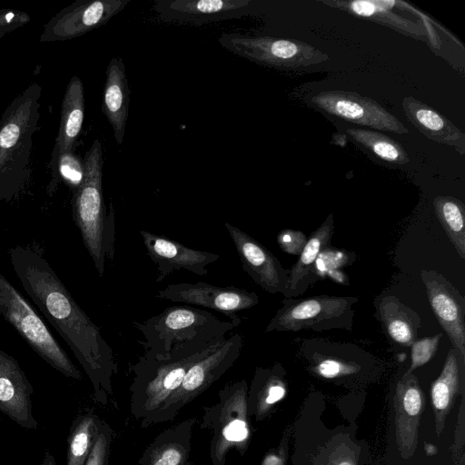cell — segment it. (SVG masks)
I'll return each mask as SVG.
<instances>
[{"instance_id":"6","label":"cell","mask_w":465,"mask_h":465,"mask_svg":"<svg viewBox=\"0 0 465 465\" xmlns=\"http://www.w3.org/2000/svg\"><path fill=\"white\" fill-rule=\"evenodd\" d=\"M240 323L241 319L221 321L212 312L191 305L171 306L143 322H134L144 337L141 345L161 355H168L174 346L199 337L223 338Z\"/></svg>"},{"instance_id":"2","label":"cell","mask_w":465,"mask_h":465,"mask_svg":"<svg viewBox=\"0 0 465 465\" xmlns=\"http://www.w3.org/2000/svg\"><path fill=\"white\" fill-rule=\"evenodd\" d=\"M223 338L199 337L178 344L168 355L149 351L133 366L130 411L143 429L181 385L187 371Z\"/></svg>"},{"instance_id":"7","label":"cell","mask_w":465,"mask_h":465,"mask_svg":"<svg viewBox=\"0 0 465 465\" xmlns=\"http://www.w3.org/2000/svg\"><path fill=\"white\" fill-rule=\"evenodd\" d=\"M0 314L51 367L67 378L82 379L81 371L54 338L44 321L1 273Z\"/></svg>"},{"instance_id":"18","label":"cell","mask_w":465,"mask_h":465,"mask_svg":"<svg viewBox=\"0 0 465 465\" xmlns=\"http://www.w3.org/2000/svg\"><path fill=\"white\" fill-rule=\"evenodd\" d=\"M195 418L161 431L141 455L139 465H193L190 461Z\"/></svg>"},{"instance_id":"35","label":"cell","mask_w":465,"mask_h":465,"mask_svg":"<svg viewBox=\"0 0 465 465\" xmlns=\"http://www.w3.org/2000/svg\"><path fill=\"white\" fill-rule=\"evenodd\" d=\"M307 236L298 230L283 229L277 235V242L282 252L300 255L307 242Z\"/></svg>"},{"instance_id":"30","label":"cell","mask_w":465,"mask_h":465,"mask_svg":"<svg viewBox=\"0 0 465 465\" xmlns=\"http://www.w3.org/2000/svg\"><path fill=\"white\" fill-rule=\"evenodd\" d=\"M52 180L47 187L49 195L55 190L57 181L64 182L74 192L82 184L84 177V163L74 152L52 153L51 161Z\"/></svg>"},{"instance_id":"4","label":"cell","mask_w":465,"mask_h":465,"mask_svg":"<svg viewBox=\"0 0 465 465\" xmlns=\"http://www.w3.org/2000/svg\"><path fill=\"white\" fill-rule=\"evenodd\" d=\"M84 177L74 192L73 217L84 244L100 277L105 261L113 260L114 252V214L113 205L106 213L103 197V147L95 139L84 157Z\"/></svg>"},{"instance_id":"8","label":"cell","mask_w":465,"mask_h":465,"mask_svg":"<svg viewBox=\"0 0 465 465\" xmlns=\"http://www.w3.org/2000/svg\"><path fill=\"white\" fill-rule=\"evenodd\" d=\"M353 296L317 295L303 299L285 298L264 332L351 331L353 324Z\"/></svg>"},{"instance_id":"34","label":"cell","mask_w":465,"mask_h":465,"mask_svg":"<svg viewBox=\"0 0 465 465\" xmlns=\"http://www.w3.org/2000/svg\"><path fill=\"white\" fill-rule=\"evenodd\" d=\"M112 442L113 430L103 420L85 465H108Z\"/></svg>"},{"instance_id":"10","label":"cell","mask_w":465,"mask_h":465,"mask_svg":"<svg viewBox=\"0 0 465 465\" xmlns=\"http://www.w3.org/2000/svg\"><path fill=\"white\" fill-rule=\"evenodd\" d=\"M219 42L224 48L243 58L278 69H301L329 60L328 54L321 50L292 39L223 34Z\"/></svg>"},{"instance_id":"14","label":"cell","mask_w":465,"mask_h":465,"mask_svg":"<svg viewBox=\"0 0 465 465\" xmlns=\"http://www.w3.org/2000/svg\"><path fill=\"white\" fill-rule=\"evenodd\" d=\"M420 278L430 306L442 330L465 357V298L441 273L422 269Z\"/></svg>"},{"instance_id":"38","label":"cell","mask_w":465,"mask_h":465,"mask_svg":"<svg viewBox=\"0 0 465 465\" xmlns=\"http://www.w3.org/2000/svg\"><path fill=\"white\" fill-rule=\"evenodd\" d=\"M41 465H57V464L55 462L54 456L48 450H46L45 452Z\"/></svg>"},{"instance_id":"27","label":"cell","mask_w":465,"mask_h":465,"mask_svg":"<svg viewBox=\"0 0 465 465\" xmlns=\"http://www.w3.org/2000/svg\"><path fill=\"white\" fill-rule=\"evenodd\" d=\"M435 214L449 240L461 259H465V207L452 196H437L433 200Z\"/></svg>"},{"instance_id":"33","label":"cell","mask_w":465,"mask_h":465,"mask_svg":"<svg viewBox=\"0 0 465 465\" xmlns=\"http://www.w3.org/2000/svg\"><path fill=\"white\" fill-rule=\"evenodd\" d=\"M350 252L345 250H338L330 246L323 249L318 255L314 268V277L320 278L326 275V273L334 269H340L350 263Z\"/></svg>"},{"instance_id":"12","label":"cell","mask_w":465,"mask_h":465,"mask_svg":"<svg viewBox=\"0 0 465 465\" xmlns=\"http://www.w3.org/2000/svg\"><path fill=\"white\" fill-rule=\"evenodd\" d=\"M155 298L183 302L222 312L232 321L241 319L237 312L250 309L259 302L254 292L236 286H215L206 282L169 284L155 294Z\"/></svg>"},{"instance_id":"1","label":"cell","mask_w":465,"mask_h":465,"mask_svg":"<svg viewBox=\"0 0 465 465\" xmlns=\"http://www.w3.org/2000/svg\"><path fill=\"white\" fill-rule=\"evenodd\" d=\"M10 262L23 289L67 343L83 367L96 402L106 405L113 395L117 363L100 329L74 301L46 259L38 252L16 245Z\"/></svg>"},{"instance_id":"19","label":"cell","mask_w":465,"mask_h":465,"mask_svg":"<svg viewBox=\"0 0 465 465\" xmlns=\"http://www.w3.org/2000/svg\"><path fill=\"white\" fill-rule=\"evenodd\" d=\"M401 104L408 121L424 136L465 153V134L443 114L412 96L404 97Z\"/></svg>"},{"instance_id":"13","label":"cell","mask_w":465,"mask_h":465,"mask_svg":"<svg viewBox=\"0 0 465 465\" xmlns=\"http://www.w3.org/2000/svg\"><path fill=\"white\" fill-rule=\"evenodd\" d=\"M128 0H77L63 8L43 28L41 43L70 40L106 24Z\"/></svg>"},{"instance_id":"25","label":"cell","mask_w":465,"mask_h":465,"mask_svg":"<svg viewBox=\"0 0 465 465\" xmlns=\"http://www.w3.org/2000/svg\"><path fill=\"white\" fill-rule=\"evenodd\" d=\"M284 395L285 387L277 365L269 369L256 368L247 392L249 416H253L257 420H262Z\"/></svg>"},{"instance_id":"11","label":"cell","mask_w":465,"mask_h":465,"mask_svg":"<svg viewBox=\"0 0 465 465\" xmlns=\"http://www.w3.org/2000/svg\"><path fill=\"white\" fill-rule=\"evenodd\" d=\"M318 110L333 117L372 130L408 134V128L371 98L345 91H323L311 99Z\"/></svg>"},{"instance_id":"9","label":"cell","mask_w":465,"mask_h":465,"mask_svg":"<svg viewBox=\"0 0 465 465\" xmlns=\"http://www.w3.org/2000/svg\"><path fill=\"white\" fill-rule=\"evenodd\" d=\"M242 347L243 338L236 332L222 340L193 364L179 388L148 421L147 428L173 420L185 405L204 392L235 363Z\"/></svg>"},{"instance_id":"32","label":"cell","mask_w":465,"mask_h":465,"mask_svg":"<svg viewBox=\"0 0 465 465\" xmlns=\"http://www.w3.org/2000/svg\"><path fill=\"white\" fill-rule=\"evenodd\" d=\"M442 334L417 339L411 346V366L406 374L411 373L415 369L423 366L435 355Z\"/></svg>"},{"instance_id":"28","label":"cell","mask_w":465,"mask_h":465,"mask_svg":"<svg viewBox=\"0 0 465 465\" xmlns=\"http://www.w3.org/2000/svg\"><path fill=\"white\" fill-rule=\"evenodd\" d=\"M346 134L357 145L369 151L382 161L393 164H405L410 157L401 143L372 129L348 128Z\"/></svg>"},{"instance_id":"37","label":"cell","mask_w":465,"mask_h":465,"mask_svg":"<svg viewBox=\"0 0 465 465\" xmlns=\"http://www.w3.org/2000/svg\"><path fill=\"white\" fill-rule=\"evenodd\" d=\"M326 275L338 283L346 285L349 283L345 274L340 269L331 270L326 273Z\"/></svg>"},{"instance_id":"17","label":"cell","mask_w":465,"mask_h":465,"mask_svg":"<svg viewBox=\"0 0 465 465\" xmlns=\"http://www.w3.org/2000/svg\"><path fill=\"white\" fill-rule=\"evenodd\" d=\"M33 393L34 388L18 361L0 350V411L24 429H36Z\"/></svg>"},{"instance_id":"5","label":"cell","mask_w":465,"mask_h":465,"mask_svg":"<svg viewBox=\"0 0 465 465\" xmlns=\"http://www.w3.org/2000/svg\"><path fill=\"white\" fill-rule=\"evenodd\" d=\"M245 380L227 382L218 391V401L203 407L200 428L209 431L212 465H225L228 453L235 450L243 456L252 439Z\"/></svg>"},{"instance_id":"15","label":"cell","mask_w":465,"mask_h":465,"mask_svg":"<svg viewBox=\"0 0 465 465\" xmlns=\"http://www.w3.org/2000/svg\"><path fill=\"white\" fill-rule=\"evenodd\" d=\"M244 272L262 290L269 293L283 294L289 278V269L265 246L238 227L224 223Z\"/></svg>"},{"instance_id":"20","label":"cell","mask_w":465,"mask_h":465,"mask_svg":"<svg viewBox=\"0 0 465 465\" xmlns=\"http://www.w3.org/2000/svg\"><path fill=\"white\" fill-rule=\"evenodd\" d=\"M129 103L130 87L124 62L119 57H113L105 71L102 111L112 126L118 145L124 140Z\"/></svg>"},{"instance_id":"22","label":"cell","mask_w":465,"mask_h":465,"mask_svg":"<svg viewBox=\"0 0 465 465\" xmlns=\"http://www.w3.org/2000/svg\"><path fill=\"white\" fill-rule=\"evenodd\" d=\"M376 315L385 332L397 344L411 347L418 339L421 319L417 312L395 295H383L375 302Z\"/></svg>"},{"instance_id":"24","label":"cell","mask_w":465,"mask_h":465,"mask_svg":"<svg viewBox=\"0 0 465 465\" xmlns=\"http://www.w3.org/2000/svg\"><path fill=\"white\" fill-rule=\"evenodd\" d=\"M322 3L347 12L354 16L366 18L390 27L405 35L425 40L427 31L418 23H414L390 10L385 1H322Z\"/></svg>"},{"instance_id":"3","label":"cell","mask_w":465,"mask_h":465,"mask_svg":"<svg viewBox=\"0 0 465 465\" xmlns=\"http://www.w3.org/2000/svg\"><path fill=\"white\" fill-rule=\"evenodd\" d=\"M41 94L38 83L30 84L0 118V201L17 199L30 181L33 134L40 117Z\"/></svg>"},{"instance_id":"39","label":"cell","mask_w":465,"mask_h":465,"mask_svg":"<svg viewBox=\"0 0 465 465\" xmlns=\"http://www.w3.org/2000/svg\"><path fill=\"white\" fill-rule=\"evenodd\" d=\"M339 465H353L351 462H350L349 460H345V461H342L341 463H340Z\"/></svg>"},{"instance_id":"26","label":"cell","mask_w":465,"mask_h":465,"mask_svg":"<svg viewBox=\"0 0 465 465\" xmlns=\"http://www.w3.org/2000/svg\"><path fill=\"white\" fill-rule=\"evenodd\" d=\"M102 420L88 411L76 416L67 437L65 465H85L99 432Z\"/></svg>"},{"instance_id":"23","label":"cell","mask_w":465,"mask_h":465,"mask_svg":"<svg viewBox=\"0 0 465 465\" xmlns=\"http://www.w3.org/2000/svg\"><path fill=\"white\" fill-rule=\"evenodd\" d=\"M60 124L52 153L74 152L84 118V94L82 80L73 76L61 105Z\"/></svg>"},{"instance_id":"21","label":"cell","mask_w":465,"mask_h":465,"mask_svg":"<svg viewBox=\"0 0 465 465\" xmlns=\"http://www.w3.org/2000/svg\"><path fill=\"white\" fill-rule=\"evenodd\" d=\"M333 228L332 216L330 215L312 232L299 259L289 270L288 282L283 292L285 298L302 294L316 280L313 274L314 264L321 252L330 246Z\"/></svg>"},{"instance_id":"31","label":"cell","mask_w":465,"mask_h":465,"mask_svg":"<svg viewBox=\"0 0 465 465\" xmlns=\"http://www.w3.org/2000/svg\"><path fill=\"white\" fill-rule=\"evenodd\" d=\"M249 4V0H177L167 3L166 7L177 15L199 16L239 10Z\"/></svg>"},{"instance_id":"36","label":"cell","mask_w":465,"mask_h":465,"mask_svg":"<svg viewBox=\"0 0 465 465\" xmlns=\"http://www.w3.org/2000/svg\"><path fill=\"white\" fill-rule=\"evenodd\" d=\"M23 15L18 10L0 9V39L23 25Z\"/></svg>"},{"instance_id":"16","label":"cell","mask_w":465,"mask_h":465,"mask_svg":"<svg viewBox=\"0 0 465 465\" xmlns=\"http://www.w3.org/2000/svg\"><path fill=\"white\" fill-rule=\"evenodd\" d=\"M140 234L149 257L157 265L156 282L181 269L204 276L208 273L207 266L220 258L217 253L194 250L145 230H141Z\"/></svg>"},{"instance_id":"29","label":"cell","mask_w":465,"mask_h":465,"mask_svg":"<svg viewBox=\"0 0 465 465\" xmlns=\"http://www.w3.org/2000/svg\"><path fill=\"white\" fill-rule=\"evenodd\" d=\"M464 364V356L453 347L448 352L442 371L431 387V399L438 413H443L457 393L460 385V367Z\"/></svg>"}]
</instances>
